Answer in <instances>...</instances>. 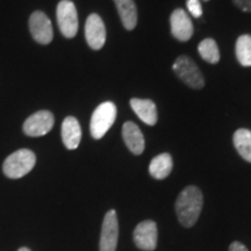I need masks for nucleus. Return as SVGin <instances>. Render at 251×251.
<instances>
[{"instance_id": "20", "label": "nucleus", "mask_w": 251, "mask_h": 251, "mask_svg": "<svg viewBox=\"0 0 251 251\" xmlns=\"http://www.w3.org/2000/svg\"><path fill=\"white\" fill-rule=\"evenodd\" d=\"M186 6L192 17L200 18L202 15V7L200 4V0H186Z\"/></svg>"}, {"instance_id": "19", "label": "nucleus", "mask_w": 251, "mask_h": 251, "mask_svg": "<svg viewBox=\"0 0 251 251\" xmlns=\"http://www.w3.org/2000/svg\"><path fill=\"white\" fill-rule=\"evenodd\" d=\"M198 51L203 61L216 64L220 61V51L219 47L213 39H205L198 46Z\"/></svg>"}, {"instance_id": "22", "label": "nucleus", "mask_w": 251, "mask_h": 251, "mask_svg": "<svg viewBox=\"0 0 251 251\" xmlns=\"http://www.w3.org/2000/svg\"><path fill=\"white\" fill-rule=\"evenodd\" d=\"M229 251H249L248 248L244 246L243 243L238 242V241H235L229 246Z\"/></svg>"}, {"instance_id": "23", "label": "nucleus", "mask_w": 251, "mask_h": 251, "mask_svg": "<svg viewBox=\"0 0 251 251\" xmlns=\"http://www.w3.org/2000/svg\"><path fill=\"white\" fill-rule=\"evenodd\" d=\"M18 251H30V250L28 249V248H20Z\"/></svg>"}, {"instance_id": "10", "label": "nucleus", "mask_w": 251, "mask_h": 251, "mask_svg": "<svg viewBox=\"0 0 251 251\" xmlns=\"http://www.w3.org/2000/svg\"><path fill=\"white\" fill-rule=\"evenodd\" d=\"M85 39L93 50H100L106 42V27L98 14L89 15L85 23Z\"/></svg>"}, {"instance_id": "15", "label": "nucleus", "mask_w": 251, "mask_h": 251, "mask_svg": "<svg viewBox=\"0 0 251 251\" xmlns=\"http://www.w3.org/2000/svg\"><path fill=\"white\" fill-rule=\"evenodd\" d=\"M121 23L127 30H133L137 25V8L134 0H114Z\"/></svg>"}, {"instance_id": "11", "label": "nucleus", "mask_w": 251, "mask_h": 251, "mask_svg": "<svg viewBox=\"0 0 251 251\" xmlns=\"http://www.w3.org/2000/svg\"><path fill=\"white\" fill-rule=\"evenodd\" d=\"M171 34L180 42H186L193 35V24L183 8H177L170 17Z\"/></svg>"}, {"instance_id": "18", "label": "nucleus", "mask_w": 251, "mask_h": 251, "mask_svg": "<svg viewBox=\"0 0 251 251\" xmlns=\"http://www.w3.org/2000/svg\"><path fill=\"white\" fill-rule=\"evenodd\" d=\"M237 61L243 67H251V35L244 34L236 41L235 47Z\"/></svg>"}, {"instance_id": "7", "label": "nucleus", "mask_w": 251, "mask_h": 251, "mask_svg": "<svg viewBox=\"0 0 251 251\" xmlns=\"http://www.w3.org/2000/svg\"><path fill=\"white\" fill-rule=\"evenodd\" d=\"M55 124L54 114L49 111H39L30 115L24 124V133L30 137H40L48 134Z\"/></svg>"}, {"instance_id": "2", "label": "nucleus", "mask_w": 251, "mask_h": 251, "mask_svg": "<svg viewBox=\"0 0 251 251\" xmlns=\"http://www.w3.org/2000/svg\"><path fill=\"white\" fill-rule=\"evenodd\" d=\"M36 163V156L29 149H20L9 155L2 164V171L6 177L19 179L33 170Z\"/></svg>"}, {"instance_id": "24", "label": "nucleus", "mask_w": 251, "mask_h": 251, "mask_svg": "<svg viewBox=\"0 0 251 251\" xmlns=\"http://www.w3.org/2000/svg\"><path fill=\"white\" fill-rule=\"evenodd\" d=\"M203 1H209V0H203Z\"/></svg>"}, {"instance_id": "13", "label": "nucleus", "mask_w": 251, "mask_h": 251, "mask_svg": "<svg viewBox=\"0 0 251 251\" xmlns=\"http://www.w3.org/2000/svg\"><path fill=\"white\" fill-rule=\"evenodd\" d=\"M81 140V128L76 118L68 117L62 124V141L69 150L77 149Z\"/></svg>"}, {"instance_id": "6", "label": "nucleus", "mask_w": 251, "mask_h": 251, "mask_svg": "<svg viewBox=\"0 0 251 251\" xmlns=\"http://www.w3.org/2000/svg\"><path fill=\"white\" fill-rule=\"evenodd\" d=\"M119 238V221L117 212L111 209L106 213L103 218L101 234H100L99 250L100 251H115Z\"/></svg>"}, {"instance_id": "9", "label": "nucleus", "mask_w": 251, "mask_h": 251, "mask_svg": "<svg viewBox=\"0 0 251 251\" xmlns=\"http://www.w3.org/2000/svg\"><path fill=\"white\" fill-rule=\"evenodd\" d=\"M29 30L33 39L40 45H49L54 39L50 19L41 11L34 12L29 18Z\"/></svg>"}, {"instance_id": "21", "label": "nucleus", "mask_w": 251, "mask_h": 251, "mask_svg": "<svg viewBox=\"0 0 251 251\" xmlns=\"http://www.w3.org/2000/svg\"><path fill=\"white\" fill-rule=\"evenodd\" d=\"M233 2L241 11L251 13V0H233Z\"/></svg>"}, {"instance_id": "1", "label": "nucleus", "mask_w": 251, "mask_h": 251, "mask_svg": "<svg viewBox=\"0 0 251 251\" xmlns=\"http://www.w3.org/2000/svg\"><path fill=\"white\" fill-rule=\"evenodd\" d=\"M203 206L201 191L197 186H187L176 200V213L180 225L191 228L199 219Z\"/></svg>"}, {"instance_id": "8", "label": "nucleus", "mask_w": 251, "mask_h": 251, "mask_svg": "<svg viewBox=\"0 0 251 251\" xmlns=\"http://www.w3.org/2000/svg\"><path fill=\"white\" fill-rule=\"evenodd\" d=\"M135 246L143 251H153L157 247V240H158V229H157L156 222L151 220L140 222L135 228L134 234Z\"/></svg>"}, {"instance_id": "5", "label": "nucleus", "mask_w": 251, "mask_h": 251, "mask_svg": "<svg viewBox=\"0 0 251 251\" xmlns=\"http://www.w3.org/2000/svg\"><path fill=\"white\" fill-rule=\"evenodd\" d=\"M56 17L63 36L68 39L76 36L78 31V14L76 6L71 0H62L58 2Z\"/></svg>"}, {"instance_id": "14", "label": "nucleus", "mask_w": 251, "mask_h": 251, "mask_svg": "<svg viewBox=\"0 0 251 251\" xmlns=\"http://www.w3.org/2000/svg\"><path fill=\"white\" fill-rule=\"evenodd\" d=\"M130 107L133 108L135 114L139 117L141 121L148 126H153L157 124L158 114H157V107L155 102L149 99H130Z\"/></svg>"}, {"instance_id": "4", "label": "nucleus", "mask_w": 251, "mask_h": 251, "mask_svg": "<svg viewBox=\"0 0 251 251\" xmlns=\"http://www.w3.org/2000/svg\"><path fill=\"white\" fill-rule=\"evenodd\" d=\"M176 76L183 80L187 86L194 90H200L205 86V78L192 58L187 56H179L172 65Z\"/></svg>"}, {"instance_id": "12", "label": "nucleus", "mask_w": 251, "mask_h": 251, "mask_svg": "<svg viewBox=\"0 0 251 251\" xmlns=\"http://www.w3.org/2000/svg\"><path fill=\"white\" fill-rule=\"evenodd\" d=\"M122 137H124L127 148L134 155H141L144 151V146H146L144 136L140 128L137 127V125H135L134 122L127 121L124 125V127H122Z\"/></svg>"}, {"instance_id": "17", "label": "nucleus", "mask_w": 251, "mask_h": 251, "mask_svg": "<svg viewBox=\"0 0 251 251\" xmlns=\"http://www.w3.org/2000/svg\"><path fill=\"white\" fill-rule=\"evenodd\" d=\"M234 146L244 161L251 163V130L241 128L234 133Z\"/></svg>"}, {"instance_id": "16", "label": "nucleus", "mask_w": 251, "mask_h": 251, "mask_svg": "<svg viewBox=\"0 0 251 251\" xmlns=\"http://www.w3.org/2000/svg\"><path fill=\"white\" fill-rule=\"evenodd\" d=\"M172 171V157L170 153H161L153 157L149 165V174L155 179H165Z\"/></svg>"}, {"instance_id": "3", "label": "nucleus", "mask_w": 251, "mask_h": 251, "mask_svg": "<svg viewBox=\"0 0 251 251\" xmlns=\"http://www.w3.org/2000/svg\"><path fill=\"white\" fill-rule=\"evenodd\" d=\"M117 119V106L112 101H106L94 109L91 118L90 131L93 139L100 140L105 136Z\"/></svg>"}]
</instances>
